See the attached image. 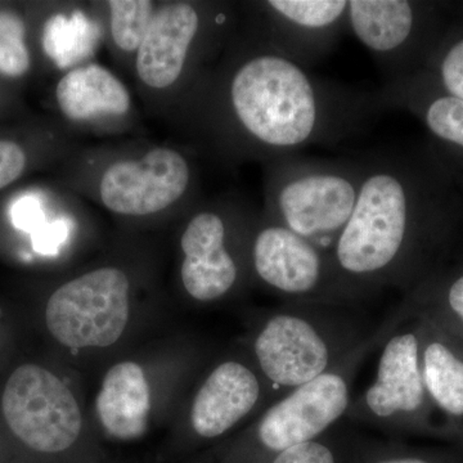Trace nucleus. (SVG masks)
<instances>
[{"label": "nucleus", "instance_id": "obj_8", "mask_svg": "<svg viewBox=\"0 0 463 463\" xmlns=\"http://www.w3.org/2000/svg\"><path fill=\"white\" fill-rule=\"evenodd\" d=\"M9 429L30 449L47 455L74 446L81 432V413L69 388L45 368L18 367L2 399Z\"/></svg>", "mask_w": 463, "mask_h": 463}, {"label": "nucleus", "instance_id": "obj_20", "mask_svg": "<svg viewBox=\"0 0 463 463\" xmlns=\"http://www.w3.org/2000/svg\"><path fill=\"white\" fill-rule=\"evenodd\" d=\"M109 5L116 45L125 52L138 51L154 18V5L148 0H112Z\"/></svg>", "mask_w": 463, "mask_h": 463}, {"label": "nucleus", "instance_id": "obj_19", "mask_svg": "<svg viewBox=\"0 0 463 463\" xmlns=\"http://www.w3.org/2000/svg\"><path fill=\"white\" fill-rule=\"evenodd\" d=\"M353 463H463L461 449H423L398 441H356Z\"/></svg>", "mask_w": 463, "mask_h": 463}, {"label": "nucleus", "instance_id": "obj_23", "mask_svg": "<svg viewBox=\"0 0 463 463\" xmlns=\"http://www.w3.org/2000/svg\"><path fill=\"white\" fill-rule=\"evenodd\" d=\"M437 80L441 90L463 100V33L441 50L435 61Z\"/></svg>", "mask_w": 463, "mask_h": 463}, {"label": "nucleus", "instance_id": "obj_4", "mask_svg": "<svg viewBox=\"0 0 463 463\" xmlns=\"http://www.w3.org/2000/svg\"><path fill=\"white\" fill-rule=\"evenodd\" d=\"M362 176L359 156L317 158L297 154L272 158L269 216L331 252L354 212Z\"/></svg>", "mask_w": 463, "mask_h": 463}, {"label": "nucleus", "instance_id": "obj_9", "mask_svg": "<svg viewBox=\"0 0 463 463\" xmlns=\"http://www.w3.org/2000/svg\"><path fill=\"white\" fill-rule=\"evenodd\" d=\"M260 7L267 44L306 69L325 60L347 32L349 0H268Z\"/></svg>", "mask_w": 463, "mask_h": 463}, {"label": "nucleus", "instance_id": "obj_5", "mask_svg": "<svg viewBox=\"0 0 463 463\" xmlns=\"http://www.w3.org/2000/svg\"><path fill=\"white\" fill-rule=\"evenodd\" d=\"M420 318L402 306L386 335L373 383L353 398L345 420L373 426L389 434L431 432L435 410L423 383L420 364Z\"/></svg>", "mask_w": 463, "mask_h": 463}, {"label": "nucleus", "instance_id": "obj_24", "mask_svg": "<svg viewBox=\"0 0 463 463\" xmlns=\"http://www.w3.org/2000/svg\"><path fill=\"white\" fill-rule=\"evenodd\" d=\"M26 166V156L16 143L0 141V190L16 181Z\"/></svg>", "mask_w": 463, "mask_h": 463}, {"label": "nucleus", "instance_id": "obj_3", "mask_svg": "<svg viewBox=\"0 0 463 463\" xmlns=\"http://www.w3.org/2000/svg\"><path fill=\"white\" fill-rule=\"evenodd\" d=\"M349 307L288 303L265 317L252 352L277 399L330 373L376 331L367 330Z\"/></svg>", "mask_w": 463, "mask_h": 463}, {"label": "nucleus", "instance_id": "obj_14", "mask_svg": "<svg viewBox=\"0 0 463 463\" xmlns=\"http://www.w3.org/2000/svg\"><path fill=\"white\" fill-rule=\"evenodd\" d=\"M201 24L199 11L188 3L166 5L155 14L137 56L143 83L164 90L178 80Z\"/></svg>", "mask_w": 463, "mask_h": 463}, {"label": "nucleus", "instance_id": "obj_1", "mask_svg": "<svg viewBox=\"0 0 463 463\" xmlns=\"http://www.w3.org/2000/svg\"><path fill=\"white\" fill-rule=\"evenodd\" d=\"M232 120L272 158L354 138L385 111L376 91L319 78L265 43L225 87Z\"/></svg>", "mask_w": 463, "mask_h": 463}, {"label": "nucleus", "instance_id": "obj_10", "mask_svg": "<svg viewBox=\"0 0 463 463\" xmlns=\"http://www.w3.org/2000/svg\"><path fill=\"white\" fill-rule=\"evenodd\" d=\"M190 179V167L181 154L152 149L141 160L109 166L100 181V199L116 214H155L181 199Z\"/></svg>", "mask_w": 463, "mask_h": 463}, {"label": "nucleus", "instance_id": "obj_12", "mask_svg": "<svg viewBox=\"0 0 463 463\" xmlns=\"http://www.w3.org/2000/svg\"><path fill=\"white\" fill-rule=\"evenodd\" d=\"M228 233L227 219L216 212L199 213L185 228L181 240L182 281L194 300H219L239 283L240 263L228 245Z\"/></svg>", "mask_w": 463, "mask_h": 463}, {"label": "nucleus", "instance_id": "obj_7", "mask_svg": "<svg viewBox=\"0 0 463 463\" xmlns=\"http://www.w3.org/2000/svg\"><path fill=\"white\" fill-rule=\"evenodd\" d=\"M48 330L71 349L112 345L129 319V281L121 270L102 268L61 286L48 300Z\"/></svg>", "mask_w": 463, "mask_h": 463}, {"label": "nucleus", "instance_id": "obj_18", "mask_svg": "<svg viewBox=\"0 0 463 463\" xmlns=\"http://www.w3.org/2000/svg\"><path fill=\"white\" fill-rule=\"evenodd\" d=\"M358 438L343 423L321 437L279 453L268 463H353Z\"/></svg>", "mask_w": 463, "mask_h": 463}, {"label": "nucleus", "instance_id": "obj_13", "mask_svg": "<svg viewBox=\"0 0 463 463\" xmlns=\"http://www.w3.org/2000/svg\"><path fill=\"white\" fill-rule=\"evenodd\" d=\"M269 389L261 373L242 362L216 365L194 397L192 430L203 440L223 437L257 410Z\"/></svg>", "mask_w": 463, "mask_h": 463}, {"label": "nucleus", "instance_id": "obj_25", "mask_svg": "<svg viewBox=\"0 0 463 463\" xmlns=\"http://www.w3.org/2000/svg\"><path fill=\"white\" fill-rule=\"evenodd\" d=\"M12 221L17 228L23 231H33V234L41 230L43 212L38 200L33 197H24L12 207Z\"/></svg>", "mask_w": 463, "mask_h": 463}, {"label": "nucleus", "instance_id": "obj_17", "mask_svg": "<svg viewBox=\"0 0 463 463\" xmlns=\"http://www.w3.org/2000/svg\"><path fill=\"white\" fill-rule=\"evenodd\" d=\"M61 111L74 121L99 116L127 114L129 91L105 67L90 65L72 70L61 79L56 90Z\"/></svg>", "mask_w": 463, "mask_h": 463}, {"label": "nucleus", "instance_id": "obj_6", "mask_svg": "<svg viewBox=\"0 0 463 463\" xmlns=\"http://www.w3.org/2000/svg\"><path fill=\"white\" fill-rule=\"evenodd\" d=\"M252 269L288 303L352 306L330 252L268 216L251 242Z\"/></svg>", "mask_w": 463, "mask_h": 463}, {"label": "nucleus", "instance_id": "obj_21", "mask_svg": "<svg viewBox=\"0 0 463 463\" xmlns=\"http://www.w3.org/2000/svg\"><path fill=\"white\" fill-rule=\"evenodd\" d=\"M403 306L411 312L443 323L463 339V272L449 279L434 298L416 300L408 298Z\"/></svg>", "mask_w": 463, "mask_h": 463}, {"label": "nucleus", "instance_id": "obj_22", "mask_svg": "<svg viewBox=\"0 0 463 463\" xmlns=\"http://www.w3.org/2000/svg\"><path fill=\"white\" fill-rule=\"evenodd\" d=\"M29 67L25 25L16 14L0 12V74L18 78L26 74Z\"/></svg>", "mask_w": 463, "mask_h": 463}, {"label": "nucleus", "instance_id": "obj_2", "mask_svg": "<svg viewBox=\"0 0 463 463\" xmlns=\"http://www.w3.org/2000/svg\"><path fill=\"white\" fill-rule=\"evenodd\" d=\"M359 158L358 200L330 252L353 303L383 289L413 288L437 237L428 182L414 161L394 149Z\"/></svg>", "mask_w": 463, "mask_h": 463}, {"label": "nucleus", "instance_id": "obj_11", "mask_svg": "<svg viewBox=\"0 0 463 463\" xmlns=\"http://www.w3.org/2000/svg\"><path fill=\"white\" fill-rule=\"evenodd\" d=\"M421 7L410 0H349L347 32L371 54L385 83L413 75Z\"/></svg>", "mask_w": 463, "mask_h": 463}, {"label": "nucleus", "instance_id": "obj_16", "mask_svg": "<svg viewBox=\"0 0 463 463\" xmlns=\"http://www.w3.org/2000/svg\"><path fill=\"white\" fill-rule=\"evenodd\" d=\"M105 430L120 440L141 438L147 430L151 392L138 364L123 362L109 368L96 402Z\"/></svg>", "mask_w": 463, "mask_h": 463}, {"label": "nucleus", "instance_id": "obj_15", "mask_svg": "<svg viewBox=\"0 0 463 463\" xmlns=\"http://www.w3.org/2000/svg\"><path fill=\"white\" fill-rule=\"evenodd\" d=\"M412 313L420 318V364L426 392L455 432L453 426L463 423V339L443 323Z\"/></svg>", "mask_w": 463, "mask_h": 463}]
</instances>
